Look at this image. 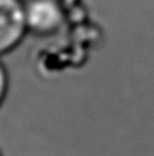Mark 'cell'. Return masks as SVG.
I'll list each match as a JSON object with an SVG mask.
<instances>
[{"label": "cell", "mask_w": 154, "mask_h": 156, "mask_svg": "<svg viewBox=\"0 0 154 156\" xmlns=\"http://www.w3.org/2000/svg\"><path fill=\"white\" fill-rule=\"evenodd\" d=\"M28 30L46 36L55 34L63 23V12L58 0H25Z\"/></svg>", "instance_id": "1"}, {"label": "cell", "mask_w": 154, "mask_h": 156, "mask_svg": "<svg viewBox=\"0 0 154 156\" xmlns=\"http://www.w3.org/2000/svg\"><path fill=\"white\" fill-rule=\"evenodd\" d=\"M28 32L20 0H0V55L12 51Z\"/></svg>", "instance_id": "2"}, {"label": "cell", "mask_w": 154, "mask_h": 156, "mask_svg": "<svg viewBox=\"0 0 154 156\" xmlns=\"http://www.w3.org/2000/svg\"><path fill=\"white\" fill-rule=\"evenodd\" d=\"M6 91H7V75H6V71L3 65L0 64V104L5 98Z\"/></svg>", "instance_id": "3"}]
</instances>
